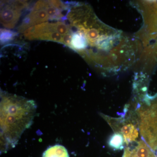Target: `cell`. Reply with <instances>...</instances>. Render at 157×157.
I'll list each match as a JSON object with an SVG mask.
<instances>
[{"label":"cell","instance_id":"5","mask_svg":"<svg viewBox=\"0 0 157 157\" xmlns=\"http://www.w3.org/2000/svg\"><path fill=\"white\" fill-rule=\"evenodd\" d=\"M21 11L11 6L9 1L1 2V22L3 26L13 29L21 15Z\"/></svg>","mask_w":157,"mask_h":157},{"label":"cell","instance_id":"7","mask_svg":"<svg viewBox=\"0 0 157 157\" xmlns=\"http://www.w3.org/2000/svg\"><path fill=\"white\" fill-rule=\"evenodd\" d=\"M42 157H69L66 147L60 144L50 146L43 153Z\"/></svg>","mask_w":157,"mask_h":157},{"label":"cell","instance_id":"14","mask_svg":"<svg viewBox=\"0 0 157 157\" xmlns=\"http://www.w3.org/2000/svg\"></svg>","mask_w":157,"mask_h":157},{"label":"cell","instance_id":"8","mask_svg":"<svg viewBox=\"0 0 157 157\" xmlns=\"http://www.w3.org/2000/svg\"><path fill=\"white\" fill-rule=\"evenodd\" d=\"M125 141L123 135L120 133H114L110 137L108 144L111 148L116 150L122 149L124 147Z\"/></svg>","mask_w":157,"mask_h":157},{"label":"cell","instance_id":"9","mask_svg":"<svg viewBox=\"0 0 157 157\" xmlns=\"http://www.w3.org/2000/svg\"><path fill=\"white\" fill-rule=\"evenodd\" d=\"M18 33L14 31L6 29H1V44L5 45L13 41Z\"/></svg>","mask_w":157,"mask_h":157},{"label":"cell","instance_id":"3","mask_svg":"<svg viewBox=\"0 0 157 157\" xmlns=\"http://www.w3.org/2000/svg\"><path fill=\"white\" fill-rule=\"evenodd\" d=\"M29 40H41L62 43L63 36L56 31L55 23L44 22L31 27L23 33Z\"/></svg>","mask_w":157,"mask_h":157},{"label":"cell","instance_id":"11","mask_svg":"<svg viewBox=\"0 0 157 157\" xmlns=\"http://www.w3.org/2000/svg\"><path fill=\"white\" fill-rule=\"evenodd\" d=\"M9 2L14 8L21 11H22L23 9H26L29 6L28 3L26 1H9Z\"/></svg>","mask_w":157,"mask_h":157},{"label":"cell","instance_id":"2","mask_svg":"<svg viewBox=\"0 0 157 157\" xmlns=\"http://www.w3.org/2000/svg\"><path fill=\"white\" fill-rule=\"evenodd\" d=\"M147 100L146 106L140 107L137 111L139 129L144 141L155 151L157 148V94Z\"/></svg>","mask_w":157,"mask_h":157},{"label":"cell","instance_id":"6","mask_svg":"<svg viewBox=\"0 0 157 157\" xmlns=\"http://www.w3.org/2000/svg\"><path fill=\"white\" fill-rule=\"evenodd\" d=\"M50 19L45 9H32L30 13L23 20L22 22L17 28L18 32L23 33L31 27L43 23Z\"/></svg>","mask_w":157,"mask_h":157},{"label":"cell","instance_id":"13","mask_svg":"<svg viewBox=\"0 0 157 157\" xmlns=\"http://www.w3.org/2000/svg\"><path fill=\"white\" fill-rule=\"evenodd\" d=\"M123 157H137L135 156L132 155H130L128 151L127 150V149L125 148L124 150V152L123 156Z\"/></svg>","mask_w":157,"mask_h":157},{"label":"cell","instance_id":"4","mask_svg":"<svg viewBox=\"0 0 157 157\" xmlns=\"http://www.w3.org/2000/svg\"><path fill=\"white\" fill-rule=\"evenodd\" d=\"M105 120L115 133H120L123 136L125 143L128 144L135 141L138 137V130L135 124L132 123L125 122L121 118L107 117Z\"/></svg>","mask_w":157,"mask_h":157},{"label":"cell","instance_id":"12","mask_svg":"<svg viewBox=\"0 0 157 157\" xmlns=\"http://www.w3.org/2000/svg\"><path fill=\"white\" fill-rule=\"evenodd\" d=\"M71 38H72V36H71V33L63 36L62 44L70 47V43H71Z\"/></svg>","mask_w":157,"mask_h":157},{"label":"cell","instance_id":"10","mask_svg":"<svg viewBox=\"0 0 157 157\" xmlns=\"http://www.w3.org/2000/svg\"><path fill=\"white\" fill-rule=\"evenodd\" d=\"M57 32L62 36L71 33L70 25H67L64 22L58 21L55 23Z\"/></svg>","mask_w":157,"mask_h":157},{"label":"cell","instance_id":"1","mask_svg":"<svg viewBox=\"0 0 157 157\" xmlns=\"http://www.w3.org/2000/svg\"><path fill=\"white\" fill-rule=\"evenodd\" d=\"M36 109L33 100L1 91V152L8 151L17 144L33 124Z\"/></svg>","mask_w":157,"mask_h":157}]
</instances>
